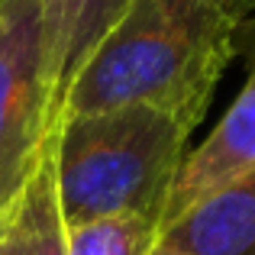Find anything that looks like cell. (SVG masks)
<instances>
[{"instance_id":"1","label":"cell","mask_w":255,"mask_h":255,"mask_svg":"<svg viewBox=\"0 0 255 255\" xmlns=\"http://www.w3.org/2000/svg\"><path fill=\"white\" fill-rule=\"evenodd\" d=\"M236 29L210 0H129L75 75L58 123L145 104L194 129L233 55Z\"/></svg>"},{"instance_id":"2","label":"cell","mask_w":255,"mask_h":255,"mask_svg":"<svg viewBox=\"0 0 255 255\" xmlns=\"http://www.w3.org/2000/svg\"><path fill=\"white\" fill-rule=\"evenodd\" d=\"M191 126L145 104L62 120L55 126V191L65 230L113 217L162 226Z\"/></svg>"},{"instance_id":"3","label":"cell","mask_w":255,"mask_h":255,"mask_svg":"<svg viewBox=\"0 0 255 255\" xmlns=\"http://www.w3.org/2000/svg\"><path fill=\"white\" fill-rule=\"evenodd\" d=\"M52 136L42 0H0V220L23 197Z\"/></svg>"},{"instance_id":"4","label":"cell","mask_w":255,"mask_h":255,"mask_svg":"<svg viewBox=\"0 0 255 255\" xmlns=\"http://www.w3.org/2000/svg\"><path fill=\"white\" fill-rule=\"evenodd\" d=\"M249 168H255V68L246 87L239 91V97L230 104V110L210 129V136L194 152H187L168 194V204H165L162 226L178 220L197 200L236 181Z\"/></svg>"},{"instance_id":"5","label":"cell","mask_w":255,"mask_h":255,"mask_svg":"<svg viewBox=\"0 0 255 255\" xmlns=\"http://www.w3.org/2000/svg\"><path fill=\"white\" fill-rule=\"evenodd\" d=\"M158 246L184 255H255V168L165 223Z\"/></svg>"},{"instance_id":"6","label":"cell","mask_w":255,"mask_h":255,"mask_svg":"<svg viewBox=\"0 0 255 255\" xmlns=\"http://www.w3.org/2000/svg\"><path fill=\"white\" fill-rule=\"evenodd\" d=\"M129 0H42V45L45 81L52 97V120L68 97V87L97 42L117 26Z\"/></svg>"},{"instance_id":"7","label":"cell","mask_w":255,"mask_h":255,"mask_svg":"<svg viewBox=\"0 0 255 255\" xmlns=\"http://www.w3.org/2000/svg\"><path fill=\"white\" fill-rule=\"evenodd\" d=\"M55 145V136H52ZM52 145L23 197L0 220V255H68V230L62 223L55 191Z\"/></svg>"},{"instance_id":"8","label":"cell","mask_w":255,"mask_h":255,"mask_svg":"<svg viewBox=\"0 0 255 255\" xmlns=\"http://www.w3.org/2000/svg\"><path fill=\"white\" fill-rule=\"evenodd\" d=\"M158 223L149 217H113L68 230V255H149Z\"/></svg>"},{"instance_id":"9","label":"cell","mask_w":255,"mask_h":255,"mask_svg":"<svg viewBox=\"0 0 255 255\" xmlns=\"http://www.w3.org/2000/svg\"><path fill=\"white\" fill-rule=\"evenodd\" d=\"M210 3H217L220 10L226 13L230 19H236V23H243L246 16H249V10L255 6V0H210Z\"/></svg>"},{"instance_id":"10","label":"cell","mask_w":255,"mask_h":255,"mask_svg":"<svg viewBox=\"0 0 255 255\" xmlns=\"http://www.w3.org/2000/svg\"><path fill=\"white\" fill-rule=\"evenodd\" d=\"M149 255H184V252H174V249H165V246H158V243H155V249H152Z\"/></svg>"}]
</instances>
